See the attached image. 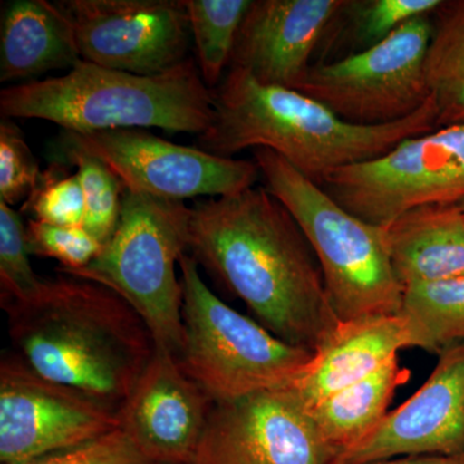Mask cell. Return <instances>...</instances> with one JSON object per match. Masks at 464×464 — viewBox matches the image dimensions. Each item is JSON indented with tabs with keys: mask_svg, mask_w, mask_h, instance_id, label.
<instances>
[{
	"mask_svg": "<svg viewBox=\"0 0 464 464\" xmlns=\"http://www.w3.org/2000/svg\"><path fill=\"white\" fill-rule=\"evenodd\" d=\"M337 454L288 389L213 405L192 464H333Z\"/></svg>",
	"mask_w": 464,
	"mask_h": 464,
	"instance_id": "obj_13",
	"label": "cell"
},
{
	"mask_svg": "<svg viewBox=\"0 0 464 464\" xmlns=\"http://www.w3.org/2000/svg\"><path fill=\"white\" fill-rule=\"evenodd\" d=\"M213 100L215 115L198 136V148L221 158L270 149L317 185L335 170L374 160L405 140L439 130L432 97L404 121L364 127L301 92L258 83L235 67L213 90Z\"/></svg>",
	"mask_w": 464,
	"mask_h": 464,
	"instance_id": "obj_3",
	"label": "cell"
},
{
	"mask_svg": "<svg viewBox=\"0 0 464 464\" xmlns=\"http://www.w3.org/2000/svg\"><path fill=\"white\" fill-rule=\"evenodd\" d=\"M347 212L375 226L429 204L464 200V124L399 143L383 157L342 168L320 183Z\"/></svg>",
	"mask_w": 464,
	"mask_h": 464,
	"instance_id": "obj_9",
	"label": "cell"
},
{
	"mask_svg": "<svg viewBox=\"0 0 464 464\" xmlns=\"http://www.w3.org/2000/svg\"><path fill=\"white\" fill-rule=\"evenodd\" d=\"M0 114L52 121L72 133L160 128L199 136L212 123L215 100L194 58L157 75L82 60L66 75L2 90Z\"/></svg>",
	"mask_w": 464,
	"mask_h": 464,
	"instance_id": "obj_4",
	"label": "cell"
},
{
	"mask_svg": "<svg viewBox=\"0 0 464 464\" xmlns=\"http://www.w3.org/2000/svg\"><path fill=\"white\" fill-rule=\"evenodd\" d=\"M426 79L438 127L464 124V0H442L432 14Z\"/></svg>",
	"mask_w": 464,
	"mask_h": 464,
	"instance_id": "obj_22",
	"label": "cell"
},
{
	"mask_svg": "<svg viewBox=\"0 0 464 464\" xmlns=\"http://www.w3.org/2000/svg\"><path fill=\"white\" fill-rule=\"evenodd\" d=\"M42 170L20 128L12 119L0 121V201L16 206L29 199Z\"/></svg>",
	"mask_w": 464,
	"mask_h": 464,
	"instance_id": "obj_29",
	"label": "cell"
},
{
	"mask_svg": "<svg viewBox=\"0 0 464 464\" xmlns=\"http://www.w3.org/2000/svg\"><path fill=\"white\" fill-rule=\"evenodd\" d=\"M24 464H157L143 456L123 430L105 433L76 447L54 451Z\"/></svg>",
	"mask_w": 464,
	"mask_h": 464,
	"instance_id": "obj_30",
	"label": "cell"
},
{
	"mask_svg": "<svg viewBox=\"0 0 464 464\" xmlns=\"http://www.w3.org/2000/svg\"><path fill=\"white\" fill-rule=\"evenodd\" d=\"M411 347V326L400 314L341 322L288 389L308 411Z\"/></svg>",
	"mask_w": 464,
	"mask_h": 464,
	"instance_id": "obj_17",
	"label": "cell"
},
{
	"mask_svg": "<svg viewBox=\"0 0 464 464\" xmlns=\"http://www.w3.org/2000/svg\"><path fill=\"white\" fill-rule=\"evenodd\" d=\"M52 161L76 168L84 194V221L82 227L102 246L118 227L123 206L124 183L99 158L76 150H51Z\"/></svg>",
	"mask_w": 464,
	"mask_h": 464,
	"instance_id": "obj_25",
	"label": "cell"
},
{
	"mask_svg": "<svg viewBox=\"0 0 464 464\" xmlns=\"http://www.w3.org/2000/svg\"><path fill=\"white\" fill-rule=\"evenodd\" d=\"M253 158L266 188L282 201L310 241L338 319L399 315L404 286L391 264L382 226L347 212L273 150L255 149Z\"/></svg>",
	"mask_w": 464,
	"mask_h": 464,
	"instance_id": "obj_5",
	"label": "cell"
},
{
	"mask_svg": "<svg viewBox=\"0 0 464 464\" xmlns=\"http://www.w3.org/2000/svg\"><path fill=\"white\" fill-rule=\"evenodd\" d=\"M460 209H462L463 215H464V200L460 201L459 203Z\"/></svg>",
	"mask_w": 464,
	"mask_h": 464,
	"instance_id": "obj_32",
	"label": "cell"
},
{
	"mask_svg": "<svg viewBox=\"0 0 464 464\" xmlns=\"http://www.w3.org/2000/svg\"><path fill=\"white\" fill-rule=\"evenodd\" d=\"M9 353L47 380L119 409L157 342L141 316L111 289L61 275L27 302L2 304Z\"/></svg>",
	"mask_w": 464,
	"mask_h": 464,
	"instance_id": "obj_2",
	"label": "cell"
},
{
	"mask_svg": "<svg viewBox=\"0 0 464 464\" xmlns=\"http://www.w3.org/2000/svg\"><path fill=\"white\" fill-rule=\"evenodd\" d=\"M121 429L118 409L0 359V463L24 464Z\"/></svg>",
	"mask_w": 464,
	"mask_h": 464,
	"instance_id": "obj_11",
	"label": "cell"
},
{
	"mask_svg": "<svg viewBox=\"0 0 464 464\" xmlns=\"http://www.w3.org/2000/svg\"><path fill=\"white\" fill-rule=\"evenodd\" d=\"M52 149L76 150L99 158L127 190L163 199L228 197L255 188L261 177L255 160L216 157L140 128L91 133L63 130Z\"/></svg>",
	"mask_w": 464,
	"mask_h": 464,
	"instance_id": "obj_10",
	"label": "cell"
},
{
	"mask_svg": "<svg viewBox=\"0 0 464 464\" xmlns=\"http://www.w3.org/2000/svg\"><path fill=\"white\" fill-rule=\"evenodd\" d=\"M215 402L157 346L151 362L118 409L119 424L157 464H192Z\"/></svg>",
	"mask_w": 464,
	"mask_h": 464,
	"instance_id": "obj_15",
	"label": "cell"
},
{
	"mask_svg": "<svg viewBox=\"0 0 464 464\" xmlns=\"http://www.w3.org/2000/svg\"><path fill=\"white\" fill-rule=\"evenodd\" d=\"M383 228L401 285L464 277V215L459 204H429L402 213Z\"/></svg>",
	"mask_w": 464,
	"mask_h": 464,
	"instance_id": "obj_18",
	"label": "cell"
},
{
	"mask_svg": "<svg viewBox=\"0 0 464 464\" xmlns=\"http://www.w3.org/2000/svg\"><path fill=\"white\" fill-rule=\"evenodd\" d=\"M183 343L179 365L215 404L288 387L314 357L217 297L186 253L179 261Z\"/></svg>",
	"mask_w": 464,
	"mask_h": 464,
	"instance_id": "obj_7",
	"label": "cell"
},
{
	"mask_svg": "<svg viewBox=\"0 0 464 464\" xmlns=\"http://www.w3.org/2000/svg\"><path fill=\"white\" fill-rule=\"evenodd\" d=\"M188 253L292 346L315 353L340 325L310 241L266 188L197 201Z\"/></svg>",
	"mask_w": 464,
	"mask_h": 464,
	"instance_id": "obj_1",
	"label": "cell"
},
{
	"mask_svg": "<svg viewBox=\"0 0 464 464\" xmlns=\"http://www.w3.org/2000/svg\"><path fill=\"white\" fill-rule=\"evenodd\" d=\"M432 32V14L413 18L371 50L313 63L295 91L351 124L404 121L431 99L426 57Z\"/></svg>",
	"mask_w": 464,
	"mask_h": 464,
	"instance_id": "obj_8",
	"label": "cell"
},
{
	"mask_svg": "<svg viewBox=\"0 0 464 464\" xmlns=\"http://www.w3.org/2000/svg\"><path fill=\"white\" fill-rule=\"evenodd\" d=\"M79 61L74 23L58 2L14 0L3 12L0 82H32Z\"/></svg>",
	"mask_w": 464,
	"mask_h": 464,
	"instance_id": "obj_19",
	"label": "cell"
},
{
	"mask_svg": "<svg viewBox=\"0 0 464 464\" xmlns=\"http://www.w3.org/2000/svg\"><path fill=\"white\" fill-rule=\"evenodd\" d=\"M26 244V226L12 207L0 201V304L27 302L44 280L34 273Z\"/></svg>",
	"mask_w": 464,
	"mask_h": 464,
	"instance_id": "obj_27",
	"label": "cell"
},
{
	"mask_svg": "<svg viewBox=\"0 0 464 464\" xmlns=\"http://www.w3.org/2000/svg\"><path fill=\"white\" fill-rule=\"evenodd\" d=\"M191 208L125 190L118 227L99 257L57 273L99 283L124 298L149 326L157 346L179 355L183 343L181 279L176 265L188 253Z\"/></svg>",
	"mask_w": 464,
	"mask_h": 464,
	"instance_id": "obj_6",
	"label": "cell"
},
{
	"mask_svg": "<svg viewBox=\"0 0 464 464\" xmlns=\"http://www.w3.org/2000/svg\"><path fill=\"white\" fill-rule=\"evenodd\" d=\"M409 375L400 365L399 356L392 357L373 374L333 393L308 411L317 431L337 458L383 420L396 390Z\"/></svg>",
	"mask_w": 464,
	"mask_h": 464,
	"instance_id": "obj_20",
	"label": "cell"
},
{
	"mask_svg": "<svg viewBox=\"0 0 464 464\" xmlns=\"http://www.w3.org/2000/svg\"><path fill=\"white\" fill-rule=\"evenodd\" d=\"M74 23L82 60L157 75L188 60L191 32L185 0H61Z\"/></svg>",
	"mask_w": 464,
	"mask_h": 464,
	"instance_id": "obj_12",
	"label": "cell"
},
{
	"mask_svg": "<svg viewBox=\"0 0 464 464\" xmlns=\"http://www.w3.org/2000/svg\"><path fill=\"white\" fill-rule=\"evenodd\" d=\"M441 3L442 0H344L317 51V63L371 50L408 21L432 14Z\"/></svg>",
	"mask_w": 464,
	"mask_h": 464,
	"instance_id": "obj_21",
	"label": "cell"
},
{
	"mask_svg": "<svg viewBox=\"0 0 464 464\" xmlns=\"http://www.w3.org/2000/svg\"><path fill=\"white\" fill-rule=\"evenodd\" d=\"M464 453V343L439 353L429 380L335 462Z\"/></svg>",
	"mask_w": 464,
	"mask_h": 464,
	"instance_id": "obj_14",
	"label": "cell"
},
{
	"mask_svg": "<svg viewBox=\"0 0 464 464\" xmlns=\"http://www.w3.org/2000/svg\"><path fill=\"white\" fill-rule=\"evenodd\" d=\"M26 244L30 256L53 258L63 270H79L99 257L103 246L82 226L66 227L32 219L26 225Z\"/></svg>",
	"mask_w": 464,
	"mask_h": 464,
	"instance_id": "obj_28",
	"label": "cell"
},
{
	"mask_svg": "<svg viewBox=\"0 0 464 464\" xmlns=\"http://www.w3.org/2000/svg\"><path fill=\"white\" fill-rule=\"evenodd\" d=\"M70 167L52 161L43 170L38 185L21 212L44 224L78 227L84 221V194L78 173L69 174Z\"/></svg>",
	"mask_w": 464,
	"mask_h": 464,
	"instance_id": "obj_26",
	"label": "cell"
},
{
	"mask_svg": "<svg viewBox=\"0 0 464 464\" xmlns=\"http://www.w3.org/2000/svg\"><path fill=\"white\" fill-rule=\"evenodd\" d=\"M333 464H348L334 462ZM359 464H464V453L456 456H420L400 457L392 459L377 460V462Z\"/></svg>",
	"mask_w": 464,
	"mask_h": 464,
	"instance_id": "obj_31",
	"label": "cell"
},
{
	"mask_svg": "<svg viewBox=\"0 0 464 464\" xmlns=\"http://www.w3.org/2000/svg\"><path fill=\"white\" fill-rule=\"evenodd\" d=\"M400 315L415 348L439 353L464 343V277L406 286Z\"/></svg>",
	"mask_w": 464,
	"mask_h": 464,
	"instance_id": "obj_23",
	"label": "cell"
},
{
	"mask_svg": "<svg viewBox=\"0 0 464 464\" xmlns=\"http://www.w3.org/2000/svg\"><path fill=\"white\" fill-rule=\"evenodd\" d=\"M344 0H252L230 67L258 83L295 90Z\"/></svg>",
	"mask_w": 464,
	"mask_h": 464,
	"instance_id": "obj_16",
	"label": "cell"
},
{
	"mask_svg": "<svg viewBox=\"0 0 464 464\" xmlns=\"http://www.w3.org/2000/svg\"><path fill=\"white\" fill-rule=\"evenodd\" d=\"M252 0H185L198 67L204 83L216 90L232 52L241 21Z\"/></svg>",
	"mask_w": 464,
	"mask_h": 464,
	"instance_id": "obj_24",
	"label": "cell"
}]
</instances>
